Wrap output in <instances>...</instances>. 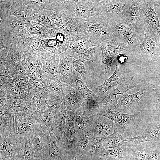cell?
<instances>
[{
  "label": "cell",
  "instance_id": "1",
  "mask_svg": "<svg viewBox=\"0 0 160 160\" xmlns=\"http://www.w3.org/2000/svg\"><path fill=\"white\" fill-rule=\"evenodd\" d=\"M123 54L128 58L127 63L153 72L154 67L160 59V43L152 40L145 31L143 41L129 45Z\"/></svg>",
  "mask_w": 160,
  "mask_h": 160
},
{
  "label": "cell",
  "instance_id": "2",
  "mask_svg": "<svg viewBox=\"0 0 160 160\" xmlns=\"http://www.w3.org/2000/svg\"><path fill=\"white\" fill-rule=\"evenodd\" d=\"M97 114L104 116L113 121L116 128L123 131L127 137L137 136L146 128L142 114L135 110L131 112L124 113L116 110L113 105L100 107Z\"/></svg>",
  "mask_w": 160,
  "mask_h": 160
},
{
  "label": "cell",
  "instance_id": "3",
  "mask_svg": "<svg viewBox=\"0 0 160 160\" xmlns=\"http://www.w3.org/2000/svg\"><path fill=\"white\" fill-rule=\"evenodd\" d=\"M102 0H63L64 7L70 17L87 19L99 15Z\"/></svg>",
  "mask_w": 160,
  "mask_h": 160
},
{
  "label": "cell",
  "instance_id": "4",
  "mask_svg": "<svg viewBox=\"0 0 160 160\" xmlns=\"http://www.w3.org/2000/svg\"><path fill=\"white\" fill-rule=\"evenodd\" d=\"M109 23L113 35V39L117 42L128 46L142 41L125 15Z\"/></svg>",
  "mask_w": 160,
  "mask_h": 160
},
{
  "label": "cell",
  "instance_id": "5",
  "mask_svg": "<svg viewBox=\"0 0 160 160\" xmlns=\"http://www.w3.org/2000/svg\"><path fill=\"white\" fill-rule=\"evenodd\" d=\"M25 137H21L14 132L0 131V160H9L20 156Z\"/></svg>",
  "mask_w": 160,
  "mask_h": 160
},
{
  "label": "cell",
  "instance_id": "6",
  "mask_svg": "<svg viewBox=\"0 0 160 160\" xmlns=\"http://www.w3.org/2000/svg\"><path fill=\"white\" fill-rule=\"evenodd\" d=\"M82 30L84 34L103 40H111L113 35L109 22L99 15L87 19H83Z\"/></svg>",
  "mask_w": 160,
  "mask_h": 160
},
{
  "label": "cell",
  "instance_id": "7",
  "mask_svg": "<svg viewBox=\"0 0 160 160\" xmlns=\"http://www.w3.org/2000/svg\"><path fill=\"white\" fill-rule=\"evenodd\" d=\"M128 46L112 39L103 40L99 46L102 53L101 70L103 76L109 73L114 59L122 52L126 51Z\"/></svg>",
  "mask_w": 160,
  "mask_h": 160
},
{
  "label": "cell",
  "instance_id": "8",
  "mask_svg": "<svg viewBox=\"0 0 160 160\" xmlns=\"http://www.w3.org/2000/svg\"><path fill=\"white\" fill-rule=\"evenodd\" d=\"M40 113H26L14 112L15 133L16 135L21 137L30 136L40 126Z\"/></svg>",
  "mask_w": 160,
  "mask_h": 160
},
{
  "label": "cell",
  "instance_id": "9",
  "mask_svg": "<svg viewBox=\"0 0 160 160\" xmlns=\"http://www.w3.org/2000/svg\"><path fill=\"white\" fill-rule=\"evenodd\" d=\"M154 85L147 83L144 80L137 92L132 94L126 93L121 96L115 106V109L124 113L133 112L139 101L144 97L148 96L154 91Z\"/></svg>",
  "mask_w": 160,
  "mask_h": 160
},
{
  "label": "cell",
  "instance_id": "10",
  "mask_svg": "<svg viewBox=\"0 0 160 160\" xmlns=\"http://www.w3.org/2000/svg\"><path fill=\"white\" fill-rule=\"evenodd\" d=\"M17 47L25 56L37 57L43 60L54 55L43 48L40 40L27 34L18 39Z\"/></svg>",
  "mask_w": 160,
  "mask_h": 160
},
{
  "label": "cell",
  "instance_id": "11",
  "mask_svg": "<svg viewBox=\"0 0 160 160\" xmlns=\"http://www.w3.org/2000/svg\"><path fill=\"white\" fill-rule=\"evenodd\" d=\"M145 9V0H132L125 15L142 41L145 35L144 17Z\"/></svg>",
  "mask_w": 160,
  "mask_h": 160
},
{
  "label": "cell",
  "instance_id": "12",
  "mask_svg": "<svg viewBox=\"0 0 160 160\" xmlns=\"http://www.w3.org/2000/svg\"><path fill=\"white\" fill-rule=\"evenodd\" d=\"M132 1L102 0L98 15L109 23L124 15L131 4Z\"/></svg>",
  "mask_w": 160,
  "mask_h": 160
},
{
  "label": "cell",
  "instance_id": "13",
  "mask_svg": "<svg viewBox=\"0 0 160 160\" xmlns=\"http://www.w3.org/2000/svg\"><path fill=\"white\" fill-rule=\"evenodd\" d=\"M144 17L145 31L152 40L160 43V22L156 13L153 0H145Z\"/></svg>",
  "mask_w": 160,
  "mask_h": 160
},
{
  "label": "cell",
  "instance_id": "14",
  "mask_svg": "<svg viewBox=\"0 0 160 160\" xmlns=\"http://www.w3.org/2000/svg\"><path fill=\"white\" fill-rule=\"evenodd\" d=\"M41 158L44 160H70L64 143L51 132L47 134Z\"/></svg>",
  "mask_w": 160,
  "mask_h": 160
},
{
  "label": "cell",
  "instance_id": "15",
  "mask_svg": "<svg viewBox=\"0 0 160 160\" xmlns=\"http://www.w3.org/2000/svg\"><path fill=\"white\" fill-rule=\"evenodd\" d=\"M71 85L81 94L84 100L83 104L87 108L92 111L98 109L101 98L88 88L81 75L74 70Z\"/></svg>",
  "mask_w": 160,
  "mask_h": 160
},
{
  "label": "cell",
  "instance_id": "16",
  "mask_svg": "<svg viewBox=\"0 0 160 160\" xmlns=\"http://www.w3.org/2000/svg\"><path fill=\"white\" fill-rule=\"evenodd\" d=\"M144 80H135L133 76L118 86L108 95L101 98L99 103L100 107L113 105L116 106L119 100L128 90L137 87H140Z\"/></svg>",
  "mask_w": 160,
  "mask_h": 160
},
{
  "label": "cell",
  "instance_id": "17",
  "mask_svg": "<svg viewBox=\"0 0 160 160\" xmlns=\"http://www.w3.org/2000/svg\"><path fill=\"white\" fill-rule=\"evenodd\" d=\"M63 140L68 158L72 160L76 155L77 144L73 111H67Z\"/></svg>",
  "mask_w": 160,
  "mask_h": 160
},
{
  "label": "cell",
  "instance_id": "18",
  "mask_svg": "<svg viewBox=\"0 0 160 160\" xmlns=\"http://www.w3.org/2000/svg\"><path fill=\"white\" fill-rule=\"evenodd\" d=\"M74 53L69 48L59 54V63L57 78L62 83L71 85L74 69L73 58Z\"/></svg>",
  "mask_w": 160,
  "mask_h": 160
},
{
  "label": "cell",
  "instance_id": "19",
  "mask_svg": "<svg viewBox=\"0 0 160 160\" xmlns=\"http://www.w3.org/2000/svg\"><path fill=\"white\" fill-rule=\"evenodd\" d=\"M97 111L88 109L83 103L80 107L73 111L76 137L92 124Z\"/></svg>",
  "mask_w": 160,
  "mask_h": 160
},
{
  "label": "cell",
  "instance_id": "20",
  "mask_svg": "<svg viewBox=\"0 0 160 160\" xmlns=\"http://www.w3.org/2000/svg\"><path fill=\"white\" fill-rule=\"evenodd\" d=\"M68 48L77 54L87 50L92 47H99L102 40L96 37L84 34L68 37Z\"/></svg>",
  "mask_w": 160,
  "mask_h": 160
},
{
  "label": "cell",
  "instance_id": "21",
  "mask_svg": "<svg viewBox=\"0 0 160 160\" xmlns=\"http://www.w3.org/2000/svg\"><path fill=\"white\" fill-rule=\"evenodd\" d=\"M43 48L53 55H59L67 50L68 37L64 33L56 31L55 37L40 40Z\"/></svg>",
  "mask_w": 160,
  "mask_h": 160
},
{
  "label": "cell",
  "instance_id": "22",
  "mask_svg": "<svg viewBox=\"0 0 160 160\" xmlns=\"http://www.w3.org/2000/svg\"><path fill=\"white\" fill-rule=\"evenodd\" d=\"M8 15L26 24L32 22L34 16L32 9L25 4L23 0H11Z\"/></svg>",
  "mask_w": 160,
  "mask_h": 160
},
{
  "label": "cell",
  "instance_id": "23",
  "mask_svg": "<svg viewBox=\"0 0 160 160\" xmlns=\"http://www.w3.org/2000/svg\"><path fill=\"white\" fill-rule=\"evenodd\" d=\"M0 29L8 33L13 41H18L27 33L26 23L12 16H9L6 21L0 23Z\"/></svg>",
  "mask_w": 160,
  "mask_h": 160
},
{
  "label": "cell",
  "instance_id": "24",
  "mask_svg": "<svg viewBox=\"0 0 160 160\" xmlns=\"http://www.w3.org/2000/svg\"><path fill=\"white\" fill-rule=\"evenodd\" d=\"M92 126L93 137H106L114 133L116 128L115 124L104 116L96 115Z\"/></svg>",
  "mask_w": 160,
  "mask_h": 160
},
{
  "label": "cell",
  "instance_id": "25",
  "mask_svg": "<svg viewBox=\"0 0 160 160\" xmlns=\"http://www.w3.org/2000/svg\"><path fill=\"white\" fill-rule=\"evenodd\" d=\"M126 81L125 77L119 71V63L116 62V68L112 75L106 79L104 82L101 85L94 87L92 91L101 98L107 91Z\"/></svg>",
  "mask_w": 160,
  "mask_h": 160
},
{
  "label": "cell",
  "instance_id": "26",
  "mask_svg": "<svg viewBox=\"0 0 160 160\" xmlns=\"http://www.w3.org/2000/svg\"><path fill=\"white\" fill-rule=\"evenodd\" d=\"M160 130V122L152 124L145 129L139 135L133 137H127L124 143L130 144H139L140 143L149 141L152 143L160 141L159 132Z\"/></svg>",
  "mask_w": 160,
  "mask_h": 160
},
{
  "label": "cell",
  "instance_id": "27",
  "mask_svg": "<svg viewBox=\"0 0 160 160\" xmlns=\"http://www.w3.org/2000/svg\"><path fill=\"white\" fill-rule=\"evenodd\" d=\"M61 108L57 103L53 101L47 102L45 109L39 114L40 126L45 131L51 132L55 116L57 110Z\"/></svg>",
  "mask_w": 160,
  "mask_h": 160
},
{
  "label": "cell",
  "instance_id": "28",
  "mask_svg": "<svg viewBox=\"0 0 160 160\" xmlns=\"http://www.w3.org/2000/svg\"><path fill=\"white\" fill-rule=\"evenodd\" d=\"M27 34L39 40L55 37L56 31L41 23L33 21L26 24Z\"/></svg>",
  "mask_w": 160,
  "mask_h": 160
},
{
  "label": "cell",
  "instance_id": "29",
  "mask_svg": "<svg viewBox=\"0 0 160 160\" xmlns=\"http://www.w3.org/2000/svg\"><path fill=\"white\" fill-rule=\"evenodd\" d=\"M67 110L64 105L56 112L51 132L63 143V138L65 128Z\"/></svg>",
  "mask_w": 160,
  "mask_h": 160
},
{
  "label": "cell",
  "instance_id": "30",
  "mask_svg": "<svg viewBox=\"0 0 160 160\" xmlns=\"http://www.w3.org/2000/svg\"><path fill=\"white\" fill-rule=\"evenodd\" d=\"M0 131L15 133L14 111L7 104L0 105Z\"/></svg>",
  "mask_w": 160,
  "mask_h": 160
},
{
  "label": "cell",
  "instance_id": "31",
  "mask_svg": "<svg viewBox=\"0 0 160 160\" xmlns=\"http://www.w3.org/2000/svg\"><path fill=\"white\" fill-rule=\"evenodd\" d=\"M60 60L59 55H54L43 60L42 64V74L45 79H57Z\"/></svg>",
  "mask_w": 160,
  "mask_h": 160
},
{
  "label": "cell",
  "instance_id": "32",
  "mask_svg": "<svg viewBox=\"0 0 160 160\" xmlns=\"http://www.w3.org/2000/svg\"><path fill=\"white\" fill-rule=\"evenodd\" d=\"M84 102L81 95L73 86L70 85L65 95L64 105L67 111H75L80 107Z\"/></svg>",
  "mask_w": 160,
  "mask_h": 160
},
{
  "label": "cell",
  "instance_id": "33",
  "mask_svg": "<svg viewBox=\"0 0 160 160\" xmlns=\"http://www.w3.org/2000/svg\"><path fill=\"white\" fill-rule=\"evenodd\" d=\"M48 133L40 126L30 135L34 148L35 158H42Z\"/></svg>",
  "mask_w": 160,
  "mask_h": 160
},
{
  "label": "cell",
  "instance_id": "34",
  "mask_svg": "<svg viewBox=\"0 0 160 160\" xmlns=\"http://www.w3.org/2000/svg\"><path fill=\"white\" fill-rule=\"evenodd\" d=\"M25 80L31 89L35 92L44 95L47 90L42 73H37L25 76Z\"/></svg>",
  "mask_w": 160,
  "mask_h": 160
},
{
  "label": "cell",
  "instance_id": "35",
  "mask_svg": "<svg viewBox=\"0 0 160 160\" xmlns=\"http://www.w3.org/2000/svg\"><path fill=\"white\" fill-rule=\"evenodd\" d=\"M43 60L37 57L25 55L24 59L21 64L25 68L27 75L39 73H42Z\"/></svg>",
  "mask_w": 160,
  "mask_h": 160
},
{
  "label": "cell",
  "instance_id": "36",
  "mask_svg": "<svg viewBox=\"0 0 160 160\" xmlns=\"http://www.w3.org/2000/svg\"><path fill=\"white\" fill-rule=\"evenodd\" d=\"M108 136L91 137L84 151V155L92 156L98 154L103 150V147L107 140Z\"/></svg>",
  "mask_w": 160,
  "mask_h": 160
},
{
  "label": "cell",
  "instance_id": "37",
  "mask_svg": "<svg viewBox=\"0 0 160 160\" xmlns=\"http://www.w3.org/2000/svg\"><path fill=\"white\" fill-rule=\"evenodd\" d=\"M7 105L14 112L29 113L32 110L33 104L31 98L28 99H12Z\"/></svg>",
  "mask_w": 160,
  "mask_h": 160
},
{
  "label": "cell",
  "instance_id": "38",
  "mask_svg": "<svg viewBox=\"0 0 160 160\" xmlns=\"http://www.w3.org/2000/svg\"><path fill=\"white\" fill-rule=\"evenodd\" d=\"M127 137L123 131L116 128L114 133L108 136L107 140L103 147V150L122 145Z\"/></svg>",
  "mask_w": 160,
  "mask_h": 160
},
{
  "label": "cell",
  "instance_id": "39",
  "mask_svg": "<svg viewBox=\"0 0 160 160\" xmlns=\"http://www.w3.org/2000/svg\"><path fill=\"white\" fill-rule=\"evenodd\" d=\"M44 78L47 88L49 92L64 97L70 85L63 83L58 79H47Z\"/></svg>",
  "mask_w": 160,
  "mask_h": 160
},
{
  "label": "cell",
  "instance_id": "40",
  "mask_svg": "<svg viewBox=\"0 0 160 160\" xmlns=\"http://www.w3.org/2000/svg\"><path fill=\"white\" fill-rule=\"evenodd\" d=\"M93 137L92 125L85 129L76 137L77 144L76 154L83 156L90 138Z\"/></svg>",
  "mask_w": 160,
  "mask_h": 160
},
{
  "label": "cell",
  "instance_id": "41",
  "mask_svg": "<svg viewBox=\"0 0 160 160\" xmlns=\"http://www.w3.org/2000/svg\"><path fill=\"white\" fill-rule=\"evenodd\" d=\"M23 1L32 9L34 15L41 11L50 10L53 2V0H23Z\"/></svg>",
  "mask_w": 160,
  "mask_h": 160
},
{
  "label": "cell",
  "instance_id": "42",
  "mask_svg": "<svg viewBox=\"0 0 160 160\" xmlns=\"http://www.w3.org/2000/svg\"><path fill=\"white\" fill-rule=\"evenodd\" d=\"M124 150L119 146L110 149L103 150L98 154L100 160H119L124 158Z\"/></svg>",
  "mask_w": 160,
  "mask_h": 160
},
{
  "label": "cell",
  "instance_id": "43",
  "mask_svg": "<svg viewBox=\"0 0 160 160\" xmlns=\"http://www.w3.org/2000/svg\"><path fill=\"white\" fill-rule=\"evenodd\" d=\"M35 151L30 136L25 137L23 147L19 160H34Z\"/></svg>",
  "mask_w": 160,
  "mask_h": 160
},
{
  "label": "cell",
  "instance_id": "44",
  "mask_svg": "<svg viewBox=\"0 0 160 160\" xmlns=\"http://www.w3.org/2000/svg\"><path fill=\"white\" fill-rule=\"evenodd\" d=\"M13 41L6 32L0 29V58L8 56Z\"/></svg>",
  "mask_w": 160,
  "mask_h": 160
},
{
  "label": "cell",
  "instance_id": "45",
  "mask_svg": "<svg viewBox=\"0 0 160 160\" xmlns=\"http://www.w3.org/2000/svg\"><path fill=\"white\" fill-rule=\"evenodd\" d=\"M29 92L32 101L38 111L42 112L47 105V100L45 97L44 95L35 92L31 88Z\"/></svg>",
  "mask_w": 160,
  "mask_h": 160
},
{
  "label": "cell",
  "instance_id": "46",
  "mask_svg": "<svg viewBox=\"0 0 160 160\" xmlns=\"http://www.w3.org/2000/svg\"><path fill=\"white\" fill-rule=\"evenodd\" d=\"M17 41H14L12 43L7 56L15 63L21 64L24 59L25 55L17 48Z\"/></svg>",
  "mask_w": 160,
  "mask_h": 160
},
{
  "label": "cell",
  "instance_id": "47",
  "mask_svg": "<svg viewBox=\"0 0 160 160\" xmlns=\"http://www.w3.org/2000/svg\"><path fill=\"white\" fill-rule=\"evenodd\" d=\"M99 48L97 47H91L84 52L78 53L79 60L83 63L88 60L95 63Z\"/></svg>",
  "mask_w": 160,
  "mask_h": 160
},
{
  "label": "cell",
  "instance_id": "48",
  "mask_svg": "<svg viewBox=\"0 0 160 160\" xmlns=\"http://www.w3.org/2000/svg\"><path fill=\"white\" fill-rule=\"evenodd\" d=\"M11 4L10 0L0 1V23L6 21L8 18Z\"/></svg>",
  "mask_w": 160,
  "mask_h": 160
},
{
  "label": "cell",
  "instance_id": "49",
  "mask_svg": "<svg viewBox=\"0 0 160 160\" xmlns=\"http://www.w3.org/2000/svg\"><path fill=\"white\" fill-rule=\"evenodd\" d=\"M83 63L80 60H77L73 57L72 64L73 69L79 74L84 82L87 81V73Z\"/></svg>",
  "mask_w": 160,
  "mask_h": 160
},
{
  "label": "cell",
  "instance_id": "50",
  "mask_svg": "<svg viewBox=\"0 0 160 160\" xmlns=\"http://www.w3.org/2000/svg\"><path fill=\"white\" fill-rule=\"evenodd\" d=\"M9 81L20 89L26 90L31 88L25 80V76L15 75Z\"/></svg>",
  "mask_w": 160,
  "mask_h": 160
},
{
  "label": "cell",
  "instance_id": "51",
  "mask_svg": "<svg viewBox=\"0 0 160 160\" xmlns=\"http://www.w3.org/2000/svg\"><path fill=\"white\" fill-rule=\"evenodd\" d=\"M33 21L41 23L55 30L53 24L46 13L45 10L40 12L35 15Z\"/></svg>",
  "mask_w": 160,
  "mask_h": 160
},
{
  "label": "cell",
  "instance_id": "52",
  "mask_svg": "<svg viewBox=\"0 0 160 160\" xmlns=\"http://www.w3.org/2000/svg\"><path fill=\"white\" fill-rule=\"evenodd\" d=\"M16 75L26 76L27 75V72L24 67L21 64L17 65L16 69Z\"/></svg>",
  "mask_w": 160,
  "mask_h": 160
},
{
  "label": "cell",
  "instance_id": "53",
  "mask_svg": "<svg viewBox=\"0 0 160 160\" xmlns=\"http://www.w3.org/2000/svg\"><path fill=\"white\" fill-rule=\"evenodd\" d=\"M154 91L156 93V95L159 101L160 100V78L157 81L156 84L154 85Z\"/></svg>",
  "mask_w": 160,
  "mask_h": 160
},
{
  "label": "cell",
  "instance_id": "54",
  "mask_svg": "<svg viewBox=\"0 0 160 160\" xmlns=\"http://www.w3.org/2000/svg\"><path fill=\"white\" fill-rule=\"evenodd\" d=\"M116 57L118 63L121 64L126 63L128 59L127 56L123 53L119 54Z\"/></svg>",
  "mask_w": 160,
  "mask_h": 160
},
{
  "label": "cell",
  "instance_id": "55",
  "mask_svg": "<svg viewBox=\"0 0 160 160\" xmlns=\"http://www.w3.org/2000/svg\"><path fill=\"white\" fill-rule=\"evenodd\" d=\"M82 156L78 154H76L72 160H82Z\"/></svg>",
  "mask_w": 160,
  "mask_h": 160
},
{
  "label": "cell",
  "instance_id": "56",
  "mask_svg": "<svg viewBox=\"0 0 160 160\" xmlns=\"http://www.w3.org/2000/svg\"><path fill=\"white\" fill-rule=\"evenodd\" d=\"M154 5L160 9V0H153ZM159 21L160 22V18Z\"/></svg>",
  "mask_w": 160,
  "mask_h": 160
},
{
  "label": "cell",
  "instance_id": "57",
  "mask_svg": "<svg viewBox=\"0 0 160 160\" xmlns=\"http://www.w3.org/2000/svg\"><path fill=\"white\" fill-rule=\"evenodd\" d=\"M156 110L160 113V100L159 102L155 105Z\"/></svg>",
  "mask_w": 160,
  "mask_h": 160
},
{
  "label": "cell",
  "instance_id": "58",
  "mask_svg": "<svg viewBox=\"0 0 160 160\" xmlns=\"http://www.w3.org/2000/svg\"><path fill=\"white\" fill-rule=\"evenodd\" d=\"M9 160H19L18 157H13L11 158Z\"/></svg>",
  "mask_w": 160,
  "mask_h": 160
},
{
  "label": "cell",
  "instance_id": "59",
  "mask_svg": "<svg viewBox=\"0 0 160 160\" xmlns=\"http://www.w3.org/2000/svg\"><path fill=\"white\" fill-rule=\"evenodd\" d=\"M34 160H44L42 158H36Z\"/></svg>",
  "mask_w": 160,
  "mask_h": 160
},
{
  "label": "cell",
  "instance_id": "60",
  "mask_svg": "<svg viewBox=\"0 0 160 160\" xmlns=\"http://www.w3.org/2000/svg\"><path fill=\"white\" fill-rule=\"evenodd\" d=\"M157 65L160 67V59L157 62Z\"/></svg>",
  "mask_w": 160,
  "mask_h": 160
},
{
  "label": "cell",
  "instance_id": "61",
  "mask_svg": "<svg viewBox=\"0 0 160 160\" xmlns=\"http://www.w3.org/2000/svg\"><path fill=\"white\" fill-rule=\"evenodd\" d=\"M159 121L160 122V120ZM159 137H160V130L159 132Z\"/></svg>",
  "mask_w": 160,
  "mask_h": 160
}]
</instances>
